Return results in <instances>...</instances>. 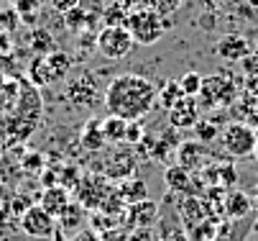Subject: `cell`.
Returning <instances> with one entry per match:
<instances>
[{"label": "cell", "instance_id": "obj_4", "mask_svg": "<svg viewBox=\"0 0 258 241\" xmlns=\"http://www.w3.org/2000/svg\"><path fill=\"white\" fill-rule=\"evenodd\" d=\"M154 241H189V233L184 228V221H181L179 208L174 203V192H169L164 198V205L159 208Z\"/></svg>", "mask_w": 258, "mask_h": 241}, {"label": "cell", "instance_id": "obj_21", "mask_svg": "<svg viewBox=\"0 0 258 241\" xmlns=\"http://www.w3.org/2000/svg\"><path fill=\"white\" fill-rule=\"evenodd\" d=\"M105 144V136H102V123L97 121H87L82 128V147L90 152H97Z\"/></svg>", "mask_w": 258, "mask_h": 241}, {"label": "cell", "instance_id": "obj_6", "mask_svg": "<svg viewBox=\"0 0 258 241\" xmlns=\"http://www.w3.org/2000/svg\"><path fill=\"white\" fill-rule=\"evenodd\" d=\"M133 46H136V41L131 39L125 26H105L97 31V52L110 62L128 57Z\"/></svg>", "mask_w": 258, "mask_h": 241}, {"label": "cell", "instance_id": "obj_33", "mask_svg": "<svg viewBox=\"0 0 258 241\" xmlns=\"http://www.w3.org/2000/svg\"><path fill=\"white\" fill-rule=\"evenodd\" d=\"M49 6H51V11H56V13H69V11H75L77 6H80V0H49Z\"/></svg>", "mask_w": 258, "mask_h": 241}, {"label": "cell", "instance_id": "obj_27", "mask_svg": "<svg viewBox=\"0 0 258 241\" xmlns=\"http://www.w3.org/2000/svg\"><path fill=\"white\" fill-rule=\"evenodd\" d=\"M31 80L33 85H51V75H49V67H46V59L44 57H36L31 62Z\"/></svg>", "mask_w": 258, "mask_h": 241}, {"label": "cell", "instance_id": "obj_2", "mask_svg": "<svg viewBox=\"0 0 258 241\" xmlns=\"http://www.w3.org/2000/svg\"><path fill=\"white\" fill-rule=\"evenodd\" d=\"M166 21L154 13L151 8H138V11H128L125 18V28L131 33V39L141 46H154L164 39V31H166Z\"/></svg>", "mask_w": 258, "mask_h": 241}, {"label": "cell", "instance_id": "obj_22", "mask_svg": "<svg viewBox=\"0 0 258 241\" xmlns=\"http://www.w3.org/2000/svg\"><path fill=\"white\" fill-rule=\"evenodd\" d=\"M125 126H128V121H123V118H118V116H107L105 121H102V136H105V141H123L125 139Z\"/></svg>", "mask_w": 258, "mask_h": 241}, {"label": "cell", "instance_id": "obj_14", "mask_svg": "<svg viewBox=\"0 0 258 241\" xmlns=\"http://www.w3.org/2000/svg\"><path fill=\"white\" fill-rule=\"evenodd\" d=\"M82 218H85V208H82V205L80 203H69L67 208L56 216V228L61 233H72V236H75L80 231Z\"/></svg>", "mask_w": 258, "mask_h": 241}, {"label": "cell", "instance_id": "obj_8", "mask_svg": "<svg viewBox=\"0 0 258 241\" xmlns=\"http://www.w3.org/2000/svg\"><path fill=\"white\" fill-rule=\"evenodd\" d=\"M67 98L72 103H77V106H85V108H95L97 103L102 100V92L95 82L92 75H80L75 80H69L67 85Z\"/></svg>", "mask_w": 258, "mask_h": 241}, {"label": "cell", "instance_id": "obj_18", "mask_svg": "<svg viewBox=\"0 0 258 241\" xmlns=\"http://www.w3.org/2000/svg\"><path fill=\"white\" fill-rule=\"evenodd\" d=\"M118 192H120V198L125 200V205H131V203H138V200H146V198H149V187H146V182H143V180H136V177L120 180Z\"/></svg>", "mask_w": 258, "mask_h": 241}, {"label": "cell", "instance_id": "obj_5", "mask_svg": "<svg viewBox=\"0 0 258 241\" xmlns=\"http://www.w3.org/2000/svg\"><path fill=\"white\" fill-rule=\"evenodd\" d=\"M220 144H223V149L230 157L243 159V157H250L255 152L258 136L248 123H228L223 131H220Z\"/></svg>", "mask_w": 258, "mask_h": 241}, {"label": "cell", "instance_id": "obj_38", "mask_svg": "<svg viewBox=\"0 0 258 241\" xmlns=\"http://www.w3.org/2000/svg\"><path fill=\"white\" fill-rule=\"evenodd\" d=\"M250 200H253V208L258 211V187H255V192H253V198H250Z\"/></svg>", "mask_w": 258, "mask_h": 241}, {"label": "cell", "instance_id": "obj_11", "mask_svg": "<svg viewBox=\"0 0 258 241\" xmlns=\"http://www.w3.org/2000/svg\"><path fill=\"white\" fill-rule=\"evenodd\" d=\"M215 52L223 62H243L250 54V44L240 36V33H228V36H223L217 41Z\"/></svg>", "mask_w": 258, "mask_h": 241}, {"label": "cell", "instance_id": "obj_39", "mask_svg": "<svg viewBox=\"0 0 258 241\" xmlns=\"http://www.w3.org/2000/svg\"><path fill=\"white\" fill-rule=\"evenodd\" d=\"M253 157H255V159H258V144H255V152H253Z\"/></svg>", "mask_w": 258, "mask_h": 241}, {"label": "cell", "instance_id": "obj_16", "mask_svg": "<svg viewBox=\"0 0 258 241\" xmlns=\"http://www.w3.org/2000/svg\"><path fill=\"white\" fill-rule=\"evenodd\" d=\"M133 172H136V154L133 152L115 154L113 162L107 164V177H113V180H128Z\"/></svg>", "mask_w": 258, "mask_h": 241}, {"label": "cell", "instance_id": "obj_26", "mask_svg": "<svg viewBox=\"0 0 258 241\" xmlns=\"http://www.w3.org/2000/svg\"><path fill=\"white\" fill-rule=\"evenodd\" d=\"M202 75L200 72H184L179 77V87H181V95H187V98H197L200 90H202Z\"/></svg>", "mask_w": 258, "mask_h": 241}, {"label": "cell", "instance_id": "obj_34", "mask_svg": "<svg viewBox=\"0 0 258 241\" xmlns=\"http://www.w3.org/2000/svg\"><path fill=\"white\" fill-rule=\"evenodd\" d=\"M235 169H233V164H223L220 167V185H233L235 182Z\"/></svg>", "mask_w": 258, "mask_h": 241}, {"label": "cell", "instance_id": "obj_20", "mask_svg": "<svg viewBox=\"0 0 258 241\" xmlns=\"http://www.w3.org/2000/svg\"><path fill=\"white\" fill-rule=\"evenodd\" d=\"M31 49L36 57H46L51 52H56V44H54V36L46 31V28H33L31 31V39H28Z\"/></svg>", "mask_w": 258, "mask_h": 241}, {"label": "cell", "instance_id": "obj_30", "mask_svg": "<svg viewBox=\"0 0 258 241\" xmlns=\"http://www.w3.org/2000/svg\"><path fill=\"white\" fill-rule=\"evenodd\" d=\"M16 11L23 23H36V13H39V0H16Z\"/></svg>", "mask_w": 258, "mask_h": 241}, {"label": "cell", "instance_id": "obj_28", "mask_svg": "<svg viewBox=\"0 0 258 241\" xmlns=\"http://www.w3.org/2000/svg\"><path fill=\"white\" fill-rule=\"evenodd\" d=\"M107 26H125V18H128V8L123 3H115V6H110V8H102V16Z\"/></svg>", "mask_w": 258, "mask_h": 241}, {"label": "cell", "instance_id": "obj_13", "mask_svg": "<svg viewBox=\"0 0 258 241\" xmlns=\"http://www.w3.org/2000/svg\"><path fill=\"white\" fill-rule=\"evenodd\" d=\"M69 203H72V198H69V192H67L61 185H51V187H46L44 195H41V208H44L46 213H51L54 218L67 208Z\"/></svg>", "mask_w": 258, "mask_h": 241}, {"label": "cell", "instance_id": "obj_23", "mask_svg": "<svg viewBox=\"0 0 258 241\" xmlns=\"http://www.w3.org/2000/svg\"><path fill=\"white\" fill-rule=\"evenodd\" d=\"M92 18L95 16H87V11H85V6L80 3L75 11H69V13H64V26L72 31V33H82V28L87 26V23H92Z\"/></svg>", "mask_w": 258, "mask_h": 241}, {"label": "cell", "instance_id": "obj_31", "mask_svg": "<svg viewBox=\"0 0 258 241\" xmlns=\"http://www.w3.org/2000/svg\"><path fill=\"white\" fill-rule=\"evenodd\" d=\"M125 144H138V141H143V123L141 121H128V126H125V139H123Z\"/></svg>", "mask_w": 258, "mask_h": 241}, {"label": "cell", "instance_id": "obj_3", "mask_svg": "<svg viewBox=\"0 0 258 241\" xmlns=\"http://www.w3.org/2000/svg\"><path fill=\"white\" fill-rule=\"evenodd\" d=\"M197 98H200V103L205 108H225V106H233L235 103L238 85L230 75L215 72V75L202 80V90H200Z\"/></svg>", "mask_w": 258, "mask_h": 241}, {"label": "cell", "instance_id": "obj_29", "mask_svg": "<svg viewBox=\"0 0 258 241\" xmlns=\"http://www.w3.org/2000/svg\"><path fill=\"white\" fill-rule=\"evenodd\" d=\"M181 6H184V0H149V8L159 13L161 18H171Z\"/></svg>", "mask_w": 258, "mask_h": 241}, {"label": "cell", "instance_id": "obj_32", "mask_svg": "<svg viewBox=\"0 0 258 241\" xmlns=\"http://www.w3.org/2000/svg\"><path fill=\"white\" fill-rule=\"evenodd\" d=\"M0 23H3V28H6V31H13V28L21 23L18 11H16V8H6L3 13H0Z\"/></svg>", "mask_w": 258, "mask_h": 241}, {"label": "cell", "instance_id": "obj_19", "mask_svg": "<svg viewBox=\"0 0 258 241\" xmlns=\"http://www.w3.org/2000/svg\"><path fill=\"white\" fill-rule=\"evenodd\" d=\"M202 152H205V147H202L200 141H187V144H181V147H179V154H176L179 167H184V169L192 172V169L202 162Z\"/></svg>", "mask_w": 258, "mask_h": 241}, {"label": "cell", "instance_id": "obj_24", "mask_svg": "<svg viewBox=\"0 0 258 241\" xmlns=\"http://www.w3.org/2000/svg\"><path fill=\"white\" fill-rule=\"evenodd\" d=\"M181 98V87H179V80H166L161 87H159V92H156V100L161 103V108L164 111H169L174 103Z\"/></svg>", "mask_w": 258, "mask_h": 241}, {"label": "cell", "instance_id": "obj_17", "mask_svg": "<svg viewBox=\"0 0 258 241\" xmlns=\"http://www.w3.org/2000/svg\"><path fill=\"white\" fill-rule=\"evenodd\" d=\"M46 59V67H49V75H51V82H56V80H67V75H69V70H72V57L67 54V52H51V54H46L44 57Z\"/></svg>", "mask_w": 258, "mask_h": 241}, {"label": "cell", "instance_id": "obj_7", "mask_svg": "<svg viewBox=\"0 0 258 241\" xmlns=\"http://www.w3.org/2000/svg\"><path fill=\"white\" fill-rule=\"evenodd\" d=\"M21 231L31 238H51L56 231V218L46 213L41 205H28L21 216Z\"/></svg>", "mask_w": 258, "mask_h": 241}, {"label": "cell", "instance_id": "obj_9", "mask_svg": "<svg viewBox=\"0 0 258 241\" xmlns=\"http://www.w3.org/2000/svg\"><path fill=\"white\" fill-rule=\"evenodd\" d=\"M166 113H169L171 128H195V123L200 121V103L197 98L181 95Z\"/></svg>", "mask_w": 258, "mask_h": 241}, {"label": "cell", "instance_id": "obj_1", "mask_svg": "<svg viewBox=\"0 0 258 241\" xmlns=\"http://www.w3.org/2000/svg\"><path fill=\"white\" fill-rule=\"evenodd\" d=\"M156 85L141 75H118L105 87L102 103L110 116L123 121H141L156 103Z\"/></svg>", "mask_w": 258, "mask_h": 241}, {"label": "cell", "instance_id": "obj_12", "mask_svg": "<svg viewBox=\"0 0 258 241\" xmlns=\"http://www.w3.org/2000/svg\"><path fill=\"white\" fill-rule=\"evenodd\" d=\"M164 177H166V185H169V192H174V195H192L195 192V187H192V172L189 169H184V167H169L166 172H164Z\"/></svg>", "mask_w": 258, "mask_h": 241}, {"label": "cell", "instance_id": "obj_25", "mask_svg": "<svg viewBox=\"0 0 258 241\" xmlns=\"http://www.w3.org/2000/svg\"><path fill=\"white\" fill-rule=\"evenodd\" d=\"M192 131H195V136H197L200 144H212V141L220 139V131H223V128H220L215 121H202V118H200Z\"/></svg>", "mask_w": 258, "mask_h": 241}, {"label": "cell", "instance_id": "obj_10", "mask_svg": "<svg viewBox=\"0 0 258 241\" xmlns=\"http://www.w3.org/2000/svg\"><path fill=\"white\" fill-rule=\"evenodd\" d=\"M156 218H159V203L154 200H138V203H131L125 208V221H128V228H154L156 226Z\"/></svg>", "mask_w": 258, "mask_h": 241}, {"label": "cell", "instance_id": "obj_37", "mask_svg": "<svg viewBox=\"0 0 258 241\" xmlns=\"http://www.w3.org/2000/svg\"><path fill=\"white\" fill-rule=\"evenodd\" d=\"M202 3H205L207 8H212V11H215V8H220V6H223L225 0H202Z\"/></svg>", "mask_w": 258, "mask_h": 241}, {"label": "cell", "instance_id": "obj_35", "mask_svg": "<svg viewBox=\"0 0 258 241\" xmlns=\"http://www.w3.org/2000/svg\"><path fill=\"white\" fill-rule=\"evenodd\" d=\"M72 241H100V236H97L95 228H80L75 236H72Z\"/></svg>", "mask_w": 258, "mask_h": 241}, {"label": "cell", "instance_id": "obj_15", "mask_svg": "<svg viewBox=\"0 0 258 241\" xmlns=\"http://www.w3.org/2000/svg\"><path fill=\"white\" fill-rule=\"evenodd\" d=\"M250 208H253V200L245 192L233 190V192L225 195V213H228L230 221H243L250 213Z\"/></svg>", "mask_w": 258, "mask_h": 241}, {"label": "cell", "instance_id": "obj_40", "mask_svg": "<svg viewBox=\"0 0 258 241\" xmlns=\"http://www.w3.org/2000/svg\"><path fill=\"white\" fill-rule=\"evenodd\" d=\"M253 3H258V0H253Z\"/></svg>", "mask_w": 258, "mask_h": 241}, {"label": "cell", "instance_id": "obj_36", "mask_svg": "<svg viewBox=\"0 0 258 241\" xmlns=\"http://www.w3.org/2000/svg\"><path fill=\"white\" fill-rule=\"evenodd\" d=\"M39 164H41V162H39V157H36V154H31V157H28V162H26V167H28V169H36Z\"/></svg>", "mask_w": 258, "mask_h": 241}]
</instances>
